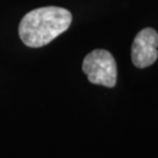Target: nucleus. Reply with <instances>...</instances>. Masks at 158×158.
<instances>
[{
	"mask_svg": "<svg viewBox=\"0 0 158 158\" xmlns=\"http://www.w3.org/2000/svg\"><path fill=\"white\" fill-rule=\"evenodd\" d=\"M73 15L69 10L56 6L40 7L28 12L19 27L23 44L37 48L47 45L69 28Z\"/></svg>",
	"mask_w": 158,
	"mask_h": 158,
	"instance_id": "nucleus-1",
	"label": "nucleus"
},
{
	"mask_svg": "<svg viewBox=\"0 0 158 158\" xmlns=\"http://www.w3.org/2000/svg\"><path fill=\"white\" fill-rule=\"evenodd\" d=\"M158 34L146 28L137 34L132 45V60L137 68L144 69L156 61L158 57Z\"/></svg>",
	"mask_w": 158,
	"mask_h": 158,
	"instance_id": "nucleus-3",
	"label": "nucleus"
},
{
	"mask_svg": "<svg viewBox=\"0 0 158 158\" xmlns=\"http://www.w3.org/2000/svg\"><path fill=\"white\" fill-rule=\"evenodd\" d=\"M83 72L95 85L112 88L116 84V62L107 50L96 49L89 53L83 61Z\"/></svg>",
	"mask_w": 158,
	"mask_h": 158,
	"instance_id": "nucleus-2",
	"label": "nucleus"
}]
</instances>
